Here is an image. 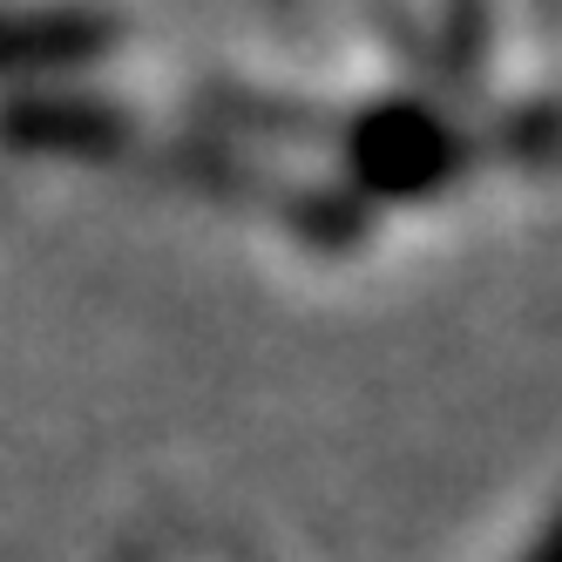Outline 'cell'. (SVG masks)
Here are the masks:
<instances>
[{
  "label": "cell",
  "mask_w": 562,
  "mask_h": 562,
  "mask_svg": "<svg viewBox=\"0 0 562 562\" xmlns=\"http://www.w3.org/2000/svg\"><path fill=\"white\" fill-rule=\"evenodd\" d=\"M359 170L367 183H386V190H420L448 170V136H440L427 115H380L359 136Z\"/></svg>",
  "instance_id": "obj_1"
},
{
  "label": "cell",
  "mask_w": 562,
  "mask_h": 562,
  "mask_svg": "<svg viewBox=\"0 0 562 562\" xmlns=\"http://www.w3.org/2000/svg\"><path fill=\"white\" fill-rule=\"evenodd\" d=\"M109 42L95 21H0V68H27V61H82Z\"/></svg>",
  "instance_id": "obj_2"
}]
</instances>
